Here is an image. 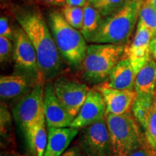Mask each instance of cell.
I'll return each mask as SVG.
<instances>
[{
  "label": "cell",
  "instance_id": "obj_12",
  "mask_svg": "<svg viewBox=\"0 0 156 156\" xmlns=\"http://www.w3.org/2000/svg\"><path fill=\"white\" fill-rule=\"evenodd\" d=\"M44 112L48 128L68 127L74 119L56 97L51 81L45 84Z\"/></svg>",
  "mask_w": 156,
  "mask_h": 156
},
{
  "label": "cell",
  "instance_id": "obj_15",
  "mask_svg": "<svg viewBox=\"0 0 156 156\" xmlns=\"http://www.w3.org/2000/svg\"><path fill=\"white\" fill-rule=\"evenodd\" d=\"M78 133L79 129L70 126L48 128V142L44 156H62Z\"/></svg>",
  "mask_w": 156,
  "mask_h": 156
},
{
  "label": "cell",
  "instance_id": "obj_23",
  "mask_svg": "<svg viewBox=\"0 0 156 156\" xmlns=\"http://www.w3.org/2000/svg\"><path fill=\"white\" fill-rule=\"evenodd\" d=\"M137 24L145 25L153 34L156 33V11L145 1L140 9Z\"/></svg>",
  "mask_w": 156,
  "mask_h": 156
},
{
  "label": "cell",
  "instance_id": "obj_29",
  "mask_svg": "<svg viewBox=\"0 0 156 156\" xmlns=\"http://www.w3.org/2000/svg\"><path fill=\"white\" fill-rule=\"evenodd\" d=\"M41 3L46 6L54 7H63L66 5L65 0H38Z\"/></svg>",
  "mask_w": 156,
  "mask_h": 156
},
{
  "label": "cell",
  "instance_id": "obj_7",
  "mask_svg": "<svg viewBox=\"0 0 156 156\" xmlns=\"http://www.w3.org/2000/svg\"><path fill=\"white\" fill-rule=\"evenodd\" d=\"M79 147L83 156H112L106 118L83 129Z\"/></svg>",
  "mask_w": 156,
  "mask_h": 156
},
{
  "label": "cell",
  "instance_id": "obj_35",
  "mask_svg": "<svg viewBox=\"0 0 156 156\" xmlns=\"http://www.w3.org/2000/svg\"><path fill=\"white\" fill-rule=\"evenodd\" d=\"M87 1L90 4H91V5H92L95 6V5H96L98 0H87Z\"/></svg>",
  "mask_w": 156,
  "mask_h": 156
},
{
  "label": "cell",
  "instance_id": "obj_33",
  "mask_svg": "<svg viewBox=\"0 0 156 156\" xmlns=\"http://www.w3.org/2000/svg\"><path fill=\"white\" fill-rule=\"evenodd\" d=\"M145 2L156 11V0H146Z\"/></svg>",
  "mask_w": 156,
  "mask_h": 156
},
{
  "label": "cell",
  "instance_id": "obj_2",
  "mask_svg": "<svg viewBox=\"0 0 156 156\" xmlns=\"http://www.w3.org/2000/svg\"><path fill=\"white\" fill-rule=\"evenodd\" d=\"M143 0H130L122 8L106 17L87 41L91 44L124 45L129 41L136 23Z\"/></svg>",
  "mask_w": 156,
  "mask_h": 156
},
{
  "label": "cell",
  "instance_id": "obj_19",
  "mask_svg": "<svg viewBox=\"0 0 156 156\" xmlns=\"http://www.w3.org/2000/svg\"><path fill=\"white\" fill-rule=\"evenodd\" d=\"M84 19L83 28L80 30L81 34L87 39L96 31L100 26L103 17L100 12L94 6L87 2L83 7Z\"/></svg>",
  "mask_w": 156,
  "mask_h": 156
},
{
  "label": "cell",
  "instance_id": "obj_18",
  "mask_svg": "<svg viewBox=\"0 0 156 156\" xmlns=\"http://www.w3.org/2000/svg\"><path fill=\"white\" fill-rule=\"evenodd\" d=\"M45 117L25 130L29 149L34 156H44L48 142V129Z\"/></svg>",
  "mask_w": 156,
  "mask_h": 156
},
{
  "label": "cell",
  "instance_id": "obj_1",
  "mask_svg": "<svg viewBox=\"0 0 156 156\" xmlns=\"http://www.w3.org/2000/svg\"><path fill=\"white\" fill-rule=\"evenodd\" d=\"M15 15L36 50L41 81L46 84L59 75L63 69V58L48 23L37 9L20 10Z\"/></svg>",
  "mask_w": 156,
  "mask_h": 156
},
{
  "label": "cell",
  "instance_id": "obj_25",
  "mask_svg": "<svg viewBox=\"0 0 156 156\" xmlns=\"http://www.w3.org/2000/svg\"><path fill=\"white\" fill-rule=\"evenodd\" d=\"M11 115L4 103L1 105V136L2 140H9L12 135Z\"/></svg>",
  "mask_w": 156,
  "mask_h": 156
},
{
  "label": "cell",
  "instance_id": "obj_28",
  "mask_svg": "<svg viewBox=\"0 0 156 156\" xmlns=\"http://www.w3.org/2000/svg\"><path fill=\"white\" fill-rule=\"evenodd\" d=\"M128 156H156V153L147 145H145L132 152Z\"/></svg>",
  "mask_w": 156,
  "mask_h": 156
},
{
  "label": "cell",
  "instance_id": "obj_31",
  "mask_svg": "<svg viewBox=\"0 0 156 156\" xmlns=\"http://www.w3.org/2000/svg\"><path fill=\"white\" fill-rule=\"evenodd\" d=\"M65 2L69 5L84 7L88 2L87 0H65Z\"/></svg>",
  "mask_w": 156,
  "mask_h": 156
},
{
  "label": "cell",
  "instance_id": "obj_16",
  "mask_svg": "<svg viewBox=\"0 0 156 156\" xmlns=\"http://www.w3.org/2000/svg\"><path fill=\"white\" fill-rule=\"evenodd\" d=\"M136 74L129 60L123 57L113 68L106 83L109 87L121 90H134Z\"/></svg>",
  "mask_w": 156,
  "mask_h": 156
},
{
  "label": "cell",
  "instance_id": "obj_20",
  "mask_svg": "<svg viewBox=\"0 0 156 156\" xmlns=\"http://www.w3.org/2000/svg\"><path fill=\"white\" fill-rule=\"evenodd\" d=\"M155 100L136 97L135 101L132 105L131 112L142 129H143L145 125L146 121L147 119Z\"/></svg>",
  "mask_w": 156,
  "mask_h": 156
},
{
  "label": "cell",
  "instance_id": "obj_9",
  "mask_svg": "<svg viewBox=\"0 0 156 156\" xmlns=\"http://www.w3.org/2000/svg\"><path fill=\"white\" fill-rule=\"evenodd\" d=\"M54 93L68 113L75 119L90 90L85 83L66 77H58L53 83Z\"/></svg>",
  "mask_w": 156,
  "mask_h": 156
},
{
  "label": "cell",
  "instance_id": "obj_34",
  "mask_svg": "<svg viewBox=\"0 0 156 156\" xmlns=\"http://www.w3.org/2000/svg\"><path fill=\"white\" fill-rule=\"evenodd\" d=\"M1 156H24V155H19V154H9V153H7V154H5V153H4V154H2V155Z\"/></svg>",
  "mask_w": 156,
  "mask_h": 156
},
{
  "label": "cell",
  "instance_id": "obj_30",
  "mask_svg": "<svg viewBox=\"0 0 156 156\" xmlns=\"http://www.w3.org/2000/svg\"><path fill=\"white\" fill-rule=\"evenodd\" d=\"M62 156H83V155H82L79 146L78 147L75 146L64 152Z\"/></svg>",
  "mask_w": 156,
  "mask_h": 156
},
{
  "label": "cell",
  "instance_id": "obj_22",
  "mask_svg": "<svg viewBox=\"0 0 156 156\" xmlns=\"http://www.w3.org/2000/svg\"><path fill=\"white\" fill-rule=\"evenodd\" d=\"M142 130L147 145L156 153V98Z\"/></svg>",
  "mask_w": 156,
  "mask_h": 156
},
{
  "label": "cell",
  "instance_id": "obj_10",
  "mask_svg": "<svg viewBox=\"0 0 156 156\" xmlns=\"http://www.w3.org/2000/svg\"><path fill=\"white\" fill-rule=\"evenodd\" d=\"M153 36V33L145 25L137 24L133 41L124 48V56L129 60L136 75L152 58L151 41Z\"/></svg>",
  "mask_w": 156,
  "mask_h": 156
},
{
  "label": "cell",
  "instance_id": "obj_13",
  "mask_svg": "<svg viewBox=\"0 0 156 156\" xmlns=\"http://www.w3.org/2000/svg\"><path fill=\"white\" fill-rule=\"evenodd\" d=\"M101 93L106 105V114L122 115L131 112L137 94L135 90H121L108 86L106 83L95 87Z\"/></svg>",
  "mask_w": 156,
  "mask_h": 156
},
{
  "label": "cell",
  "instance_id": "obj_4",
  "mask_svg": "<svg viewBox=\"0 0 156 156\" xmlns=\"http://www.w3.org/2000/svg\"><path fill=\"white\" fill-rule=\"evenodd\" d=\"M122 45L91 44L82 64V78L90 85H100L107 81L111 72L124 56Z\"/></svg>",
  "mask_w": 156,
  "mask_h": 156
},
{
  "label": "cell",
  "instance_id": "obj_24",
  "mask_svg": "<svg viewBox=\"0 0 156 156\" xmlns=\"http://www.w3.org/2000/svg\"><path fill=\"white\" fill-rule=\"evenodd\" d=\"M130 0H98L94 7L102 17H106L122 8Z\"/></svg>",
  "mask_w": 156,
  "mask_h": 156
},
{
  "label": "cell",
  "instance_id": "obj_11",
  "mask_svg": "<svg viewBox=\"0 0 156 156\" xmlns=\"http://www.w3.org/2000/svg\"><path fill=\"white\" fill-rule=\"evenodd\" d=\"M106 116V105L101 93L95 88L90 89L86 99L70 127L83 129L98 122Z\"/></svg>",
  "mask_w": 156,
  "mask_h": 156
},
{
  "label": "cell",
  "instance_id": "obj_26",
  "mask_svg": "<svg viewBox=\"0 0 156 156\" xmlns=\"http://www.w3.org/2000/svg\"><path fill=\"white\" fill-rule=\"evenodd\" d=\"M12 41L4 36H0V62L2 64L10 61L12 56H13Z\"/></svg>",
  "mask_w": 156,
  "mask_h": 156
},
{
  "label": "cell",
  "instance_id": "obj_32",
  "mask_svg": "<svg viewBox=\"0 0 156 156\" xmlns=\"http://www.w3.org/2000/svg\"><path fill=\"white\" fill-rule=\"evenodd\" d=\"M151 55L156 61V33L153 34L151 41Z\"/></svg>",
  "mask_w": 156,
  "mask_h": 156
},
{
  "label": "cell",
  "instance_id": "obj_8",
  "mask_svg": "<svg viewBox=\"0 0 156 156\" xmlns=\"http://www.w3.org/2000/svg\"><path fill=\"white\" fill-rule=\"evenodd\" d=\"M44 84H37L31 90L16 103L14 117L19 126L25 131L29 126L38 122L44 116Z\"/></svg>",
  "mask_w": 156,
  "mask_h": 156
},
{
  "label": "cell",
  "instance_id": "obj_6",
  "mask_svg": "<svg viewBox=\"0 0 156 156\" xmlns=\"http://www.w3.org/2000/svg\"><path fill=\"white\" fill-rule=\"evenodd\" d=\"M13 59L17 75L26 78L33 86L44 84L39 71L36 50L28 35L20 27L14 31ZM45 85V84H44Z\"/></svg>",
  "mask_w": 156,
  "mask_h": 156
},
{
  "label": "cell",
  "instance_id": "obj_5",
  "mask_svg": "<svg viewBox=\"0 0 156 156\" xmlns=\"http://www.w3.org/2000/svg\"><path fill=\"white\" fill-rule=\"evenodd\" d=\"M106 121L112 156H128L138 148L147 145L142 127L132 112L122 115L106 114Z\"/></svg>",
  "mask_w": 156,
  "mask_h": 156
},
{
  "label": "cell",
  "instance_id": "obj_21",
  "mask_svg": "<svg viewBox=\"0 0 156 156\" xmlns=\"http://www.w3.org/2000/svg\"><path fill=\"white\" fill-rule=\"evenodd\" d=\"M61 12L65 20L71 26L79 30H81L83 28L84 19L83 7H76L66 4L62 7Z\"/></svg>",
  "mask_w": 156,
  "mask_h": 156
},
{
  "label": "cell",
  "instance_id": "obj_3",
  "mask_svg": "<svg viewBox=\"0 0 156 156\" xmlns=\"http://www.w3.org/2000/svg\"><path fill=\"white\" fill-rule=\"evenodd\" d=\"M47 23L64 61L71 67H81L88 45L80 31L65 20L61 11L51 12Z\"/></svg>",
  "mask_w": 156,
  "mask_h": 156
},
{
  "label": "cell",
  "instance_id": "obj_14",
  "mask_svg": "<svg viewBox=\"0 0 156 156\" xmlns=\"http://www.w3.org/2000/svg\"><path fill=\"white\" fill-rule=\"evenodd\" d=\"M33 85L20 75H4L0 77V97L2 101L17 102L33 88Z\"/></svg>",
  "mask_w": 156,
  "mask_h": 156
},
{
  "label": "cell",
  "instance_id": "obj_27",
  "mask_svg": "<svg viewBox=\"0 0 156 156\" xmlns=\"http://www.w3.org/2000/svg\"><path fill=\"white\" fill-rule=\"evenodd\" d=\"M0 36L6 37L11 41L14 40V31L9 26L7 17L3 16L0 18Z\"/></svg>",
  "mask_w": 156,
  "mask_h": 156
},
{
  "label": "cell",
  "instance_id": "obj_17",
  "mask_svg": "<svg viewBox=\"0 0 156 156\" xmlns=\"http://www.w3.org/2000/svg\"><path fill=\"white\" fill-rule=\"evenodd\" d=\"M134 90L137 97L156 98V61L151 58L136 74Z\"/></svg>",
  "mask_w": 156,
  "mask_h": 156
}]
</instances>
